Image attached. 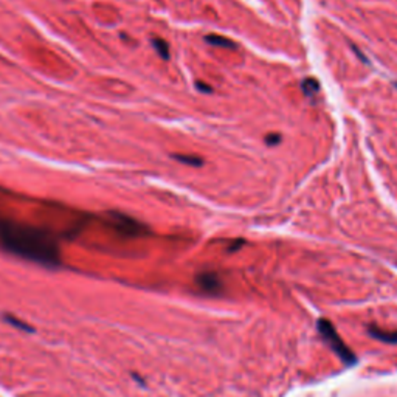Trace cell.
<instances>
[{
	"label": "cell",
	"mask_w": 397,
	"mask_h": 397,
	"mask_svg": "<svg viewBox=\"0 0 397 397\" xmlns=\"http://www.w3.org/2000/svg\"><path fill=\"white\" fill-rule=\"evenodd\" d=\"M0 244L16 256L44 266H58L61 262L59 245L53 236L31 225L0 219Z\"/></svg>",
	"instance_id": "6da1fadb"
},
{
	"label": "cell",
	"mask_w": 397,
	"mask_h": 397,
	"mask_svg": "<svg viewBox=\"0 0 397 397\" xmlns=\"http://www.w3.org/2000/svg\"><path fill=\"white\" fill-rule=\"evenodd\" d=\"M318 330L321 337L324 338V342L329 345V347L338 355V358L346 365H355L357 357L355 354L347 347V345L343 342L340 335L337 334L335 327L332 326V323L327 320H320L318 321Z\"/></svg>",
	"instance_id": "7a4b0ae2"
},
{
	"label": "cell",
	"mask_w": 397,
	"mask_h": 397,
	"mask_svg": "<svg viewBox=\"0 0 397 397\" xmlns=\"http://www.w3.org/2000/svg\"><path fill=\"white\" fill-rule=\"evenodd\" d=\"M110 221H112L113 226H115V230L124 236H141V234L148 233V228L143 223H140L138 221L132 219V217H129L126 214L112 213Z\"/></svg>",
	"instance_id": "3957f363"
},
{
	"label": "cell",
	"mask_w": 397,
	"mask_h": 397,
	"mask_svg": "<svg viewBox=\"0 0 397 397\" xmlns=\"http://www.w3.org/2000/svg\"><path fill=\"white\" fill-rule=\"evenodd\" d=\"M197 284L200 286V289H203L208 294H217V292H221L222 289V282L219 279V276L216 275V273H200V275L197 276Z\"/></svg>",
	"instance_id": "277c9868"
},
{
	"label": "cell",
	"mask_w": 397,
	"mask_h": 397,
	"mask_svg": "<svg viewBox=\"0 0 397 397\" xmlns=\"http://www.w3.org/2000/svg\"><path fill=\"white\" fill-rule=\"evenodd\" d=\"M368 330H370L371 337H374L377 340H382V342H385V343H397V330L388 332V330H383V329L374 327V326H371Z\"/></svg>",
	"instance_id": "5b68a950"
},
{
	"label": "cell",
	"mask_w": 397,
	"mask_h": 397,
	"mask_svg": "<svg viewBox=\"0 0 397 397\" xmlns=\"http://www.w3.org/2000/svg\"><path fill=\"white\" fill-rule=\"evenodd\" d=\"M206 42L211 44V45H216V47H222V49H236V44L233 41L226 39V37H222V36H216V34L206 36Z\"/></svg>",
	"instance_id": "8992f818"
},
{
	"label": "cell",
	"mask_w": 397,
	"mask_h": 397,
	"mask_svg": "<svg viewBox=\"0 0 397 397\" xmlns=\"http://www.w3.org/2000/svg\"><path fill=\"white\" fill-rule=\"evenodd\" d=\"M152 45H154V49L158 53L160 58L165 59V61L169 59V47H168L166 41L160 39V37H155V39H152Z\"/></svg>",
	"instance_id": "52a82bcc"
},
{
	"label": "cell",
	"mask_w": 397,
	"mask_h": 397,
	"mask_svg": "<svg viewBox=\"0 0 397 397\" xmlns=\"http://www.w3.org/2000/svg\"><path fill=\"white\" fill-rule=\"evenodd\" d=\"M177 162H182V163H186V165H191V166H200L203 163L202 158H198L196 155H183V154H175L173 155Z\"/></svg>",
	"instance_id": "ba28073f"
},
{
	"label": "cell",
	"mask_w": 397,
	"mask_h": 397,
	"mask_svg": "<svg viewBox=\"0 0 397 397\" xmlns=\"http://www.w3.org/2000/svg\"><path fill=\"white\" fill-rule=\"evenodd\" d=\"M318 89H320V84L314 78H307V79H304V82H302V92H304L306 95H315Z\"/></svg>",
	"instance_id": "9c48e42d"
},
{
	"label": "cell",
	"mask_w": 397,
	"mask_h": 397,
	"mask_svg": "<svg viewBox=\"0 0 397 397\" xmlns=\"http://www.w3.org/2000/svg\"><path fill=\"white\" fill-rule=\"evenodd\" d=\"M279 141H281L279 134H269L266 137V145H269V146H276V145H279Z\"/></svg>",
	"instance_id": "30bf717a"
}]
</instances>
